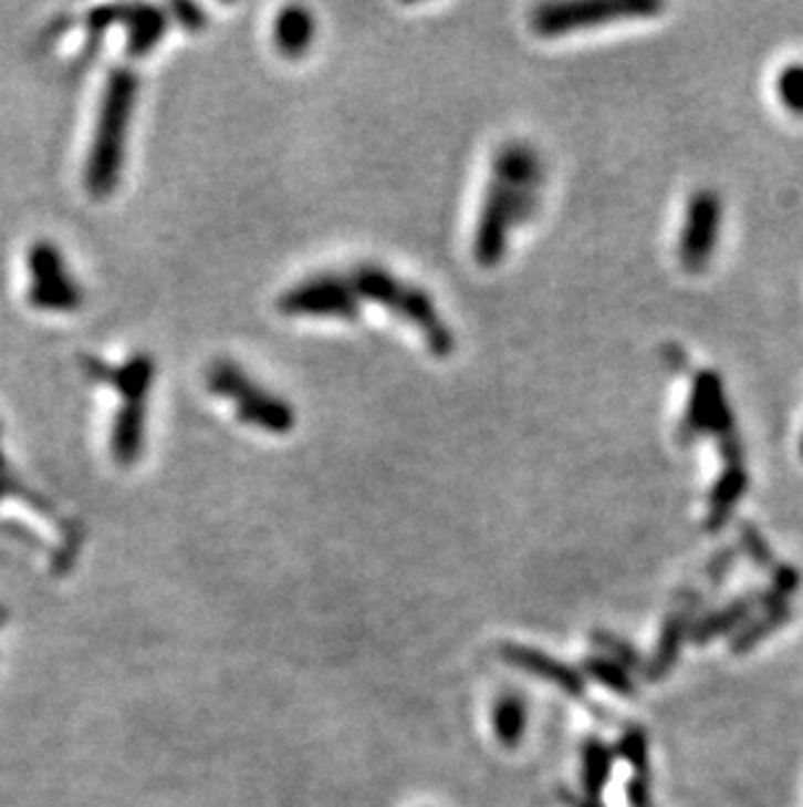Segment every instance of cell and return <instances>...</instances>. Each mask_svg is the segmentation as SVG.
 Instances as JSON below:
<instances>
[{
  "label": "cell",
  "mask_w": 803,
  "mask_h": 807,
  "mask_svg": "<svg viewBox=\"0 0 803 807\" xmlns=\"http://www.w3.org/2000/svg\"><path fill=\"white\" fill-rule=\"evenodd\" d=\"M545 167L538 149L528 142L501 144L493 157L491 184L474 225L472 254L480 267H496L507 257L511 230L535 213Z\"/></svg>",
  "instance_id": "cell-1"
},
{
  "label": "cell",
  "mask_w": 803,
  "mask_h": 807,
  "mask_svg": "<svg viewBox=\"0 0 803 807\" xmlns=\"http://www.w3.org/2000/svg\"><path fill=\"white\" fill-rule=\"evenodd\" d=\"M733 562H736V549L720 551V555L712 559V567H710L712 583H720V580L728 576V570H730V567H733Z\"/></svg>",
  "instance_id": "cell-26"
},
{
  "label": "cell",
  "mask_w": 803,
  "mask_h": 807,
  "mask_svg": "<svg viewBox=\"0 0 803 807\" xmlns=\"http://www.w3.org/2000/svg\"><path fill=\"white\" fill-rule=\"evenodd\" d=\"M564 803L569 807H603V803H597V799H587L584 795L574 797V795H564Z\"/></svg>",
  "instance_id": "cell-27"
},
{
  "label": "cell",
  "mask_w": 803,
  "mask_h": 807,
  "mask_svg": "<svg viewBox=\"0 0 803 807\" xmlns=\"http://www.w3.org/2000/svg\"><path fill=\"white\" fill-rule=\"evenodd\" d=\"M284 317H316L355 322L361 319V298L345 272H319L284 290L277 301Z\"/></svg>",
  "instance_id": "cell-6"
},
{
  "label": "cell",
  "mask_w": 803,
  "mask_h": 807,
  "mask_svg": "<svg viewBox=\"0 0 803 807\" xmlns=\"http://www.w3.org/2000/svg\"><path fill=\"white\" fill-rule=\"evenodd\" d=\"M749 489V474L747 468H743V463H736V465H726L722 468V474L718 476V482H715L712 492H710V499H707V520H705V528L707 530H720L726 523L730 520V515L736 513V507H739V501L743 494H747Z\"/></svg>",
  "instance_id": "cell-13"
},
{
  "label": "cell",
  "mask_w": 803,
  "mask_h": 807,
  "mask_svg": "<svg viewBox=\"0 0 803 807\" xmlns=\"http://www.w3.org/2000/svg\"><path fill=\"white\" fill-rule=\"evenodd\" d=\"M757 607H762V593L741 596V599L728 603V607H722V609H718V612L707 614L699 622H693L691 624V641L693 643H710L712 638L726 635V632H733V630H741V624L749 620L751 612H754Z\"/></svg>",
  "instance_id": "cell-15"
},
{
  "label": "cell",
  "mask_w": 803,
  "mask_h": 807,
  "mask_svg": "<svg viewBox=\"0 0 803 807\" xmlns=\"http://www.w3.org/2000/svg\"><path fill=\"white\" fill-rule=\"evenodd\" d=\"M493 726L496 737L503 747H517L524 737V726H528V708L520 695L509 693L501 695L493 711Z\"/></svg>",
  "instance_id": "cell-17"
},
{
  "label": "cell",
  "mask_w": 803,
  "mask_h": 807,
  "mask_svg": "<svg viewBox=\"0 0 803 807\" xmlns=\"http://www.w3.org/2000/svg\"><path fill=\"white\" fill-rule=\"evenodd\" d=\"M345 275L355 296L361 298V303H378L389 314L405 319L407 324L420 332L430 353L438 355V359H449L455 353V332H451L447 319L441 317V311H438L434 298L426 290L397 278L389 267L374 265V261L350 267Z\"/></svg>",
  "instance_id": "cell-2"
},
{
  "label": "cell",
  "mask_w": 803,
  "mask_h": 807,
  "mask_svg": "<svg viewBox=\"0 0 803 807\" xmlns=\"http://www.w3.org/2000/svg\"><path fill=\"white\" fill-rule=\"evenodd\" d=\"M801 457H803V436H801Z\"/></svg>",
  "instance_id": "cell-29"
},
{
  "label": "cell",
  "mask_w": 803,
  "mask_h": 807,
  "mask_svg": "<svg viewBox=\"0 0 803 807\" xmlns=\"http://www.w3.org/2000/svg\"><path fill=\"white\" fill-rule=\"evenodd\" d=\"M102 19L121 21L128 27V50L134 55H146L157 48L167 29V17L155 6H131V9H100Z\"/></svg>",
  "instance_id": "cell-11"
},
{
  "label": "cell",
  "mask_w": 803,
  "mask_h": 807,
  "mask_svg": "<svg viewBox=\"0 0 803 807\" xmlns=\"http://www.w3.org/2000/svg\"><path fill=\"white\" fill-rule=\"evenodd\" d=\"M778 92L788 111L793 115H803V63H793L780 71Z\"/></svg>",
  "instance_id": "cell-22"
},
{
  "label": "cell",
  "mask_w": 803,
  "mask_h": 807,
  "mask_svg": "<svg viewBox=\"0 0 803 807\" xmlns=\"http://www.w3.org/2000/svg\"><path fill=\"white\" fill-rule=\"evenodd\" d=\"M316 38V19L305 6H284L274 19V45L284 58H301Z\"/></svg>",
  "instance_id": "cell-14"
},
{
  "label": "cell",
  "mask_w": 803,
  "mask_h": 807,
  "mask_svg": "<svg viewBox=\"0 0 803 807\" xmlns=\"http://www.w3.org/2000/svg\"><path fill=\"white\" fill-rule=\"evenodd\" d=\"M584 669L590 672V677H595L597 682H601V685L613 690V693L626 695V697L634 695V682L629 677V672H626V669L620 666L618 661L593 656V659L584 661Z\"/></svg>",
  "instance_id": "cell-19"
},
{
  "label": "cell",
  "mask_w": 803,
  "mask_h": 807,
  "mask_svg": "<svg viewBox=\"0 0 803 807\" xmlns=\"http://www.w3.org/2000/svg\"><path fill=\"white\" fill-rule=\"evenodd\" d=\"M629 805L632 807H655L653 805V784H649V776H634L629 782Z\"/></svg>",
  "instance_id": "cell-24"
},
{
  "label": "cell",
  "mask_w": 803,
  "mask_h": 807,
  "mask_svg": "<svg viewBox=\"0 0 803 807\" xmlns=\"http://www.w3.org/2000/svg\"><path fill=\"white\" fill-rule=\"evenodd\" d=\"M6 620H9V612H6V609H0V624H3Z\"/></svg>",
  "instance_id": "cell-28"
},
{
  "label": "cell",
  "mask_w": 803,
  "mask_h": 807,
  "mask_svg": "<svg viewBox=\"0 0 803 807\" xmlns=\"http://www.w3.org/2000/svg\"><path fill=\"white\" fill-rule=\"evenodd\" d=\"M138 94V76L136 71L118 69L107 79L105 97H102V113L97 136H94V149L86 165V192L94 199L109 196L115 192L123 167V147H126V134L131 115H134Z\"/></svg>",
  "instance_id": "cell-3"
},
{
  "label": "cell",
  "mask_w": 803,
  "mask_h": 807,
  "mask_svg": "<svg viewBox=\"0 0 803 807\" xmlns=\"http://www.w3.org/2000/svg\"><path fill=\"white\" fill-rule=\"evenodd\" d=\"M32 265V303L40 309H76L82 290L65 275L61 254L53 244H36L29 254Z\"/></svg>",
  "instance_id": "cell-9"
},
{
  "label": "cell",
  "mask_w": 803,
  "mask_h": 807,
  "mask_svg": "<svg viewBox=\"0 0 803 807\" xmlns=\"http://www.w3.org/2000/svg\"><path fill=\"white\" fill-rule=\"evenodd\" d=\"M697 601H699V596L689 593L681 607H678L676 612L668 614L666 624H663L660 641H657L655 656L649 659V664L645 669L647 680H663L670 672V669H674L678 653H681L686 632H691V624H693L691 622V612H693V603H697Z\"/></svg>",
  "instance_id": "cell-12"
},
{
  "label": "cell",
  "mask_w": 803,
  "mask_h": 807,
  "mask_svg": "<svg viewBox=\"0 0 803 807\" xmlns=\"http://www.w3.org/2000/svg\"><path fill=\"white\" fill-rule=\"evenodd\" d=\"M207 387L225 397L238 411L243 424L269 434H290L295 428V408L264 384L253 382L243 366L230 359H217L207 369Z\"/></svg>",
  "instance_id": "cell-4"
},
{
  "label": "cell",
  "mask_w": 803,
  "mask_h": 807,
  "mask_svg": "<svg viewBox=\"0 0 803 807\" xmlns=\"http://www.w3.org/2000/svg\"><path fill=\"white\" fill-rule=\"evenodd\" d=\"M501 656L514 664L522 672L532 674V677H540L551 685H556L561 693L572 697H584V680L576 669L561 664L559 659L548 656V653L538 649H528V645H503Z\"/></svg>",
  "instance_id": "cell-10"
},
{
  "label": "cell",
  "mask_w": 803,
  "mask_h": 807,
  "mask_svg": "<svg viewBox=\"0 0 803 807\" xmlns=\"http://www.w3.org/2000/svg\"><path fill=\"white\" fill-rule=\"evenodd\" d=\"M173 13L178 17V21L186 29H191V32H196V29L204 27V11L199 9V6H188V3H178L173 6Z\"/></svg>",
  "instance_id": "cell-25"
},
{
  "label": "cell",
  "mask_w": 803,
  "mask_h": 807,
  "mask_svg": "<svg viewBox=\"0 0 803 807\" xmlns=\"http://www.w3.org/2000/svg\"><path fill=\"white\" fill-rule=\"evenodd\" d=\"M739 544H741V549L751 557V562H757L762 570H775L778 567L775 557H772L770 544H766V538L762 536V530H759L757 526H751V523H741Z\"/></svg>",
  "instance_id": "cell-21"
},
{
  "label": "cell",
  "mask_w": 803,
  "mask_h": 807,
  "mask_svg": "<svg viewBox=\"0 0 803 807\" xmlns=\"http://www.w3.org/2000/svg\"><path fill=\"white\" fill-rule=\"evenodd\" d=\"M663 11L657 0H587V3H543L532 11L530 27L540 38L582 32L620 19L655 17Z\"/></svg>",
  "instance_id": "cell-5"
},
{
  "label": "cell",
  "mask_w": 803,
  "mask_h": 807,
  "mask_svg": "<svg viewBox=\"0 0 803 807\" xmlns=\"http://www.w3.org/2000/svg\"><path fill=\"white\" fill-rule=\"evenodd\" d=\"M788 617H791V607H778V609H764V617L762 620L751 622L749 628H741L739 635H736L733 641V653H743L749 651L751 645H757L759 641H764L770 632H775L780 624L788 622Z\"/></svg>",
  "instance_id": "cell-18"
},
{
  "label": "cell",
  "mask_w": 803,
  "mask_h": 807,
  "mask_svg": "<svg viewBox=\"0 0 803 807\" xmlns=\"http://www.w3.org/2000/svg\"><path fill=\"white\" fill-rule=\"evenodd\" d=\"M616 753L611 751L603 739H587L582 747V795L587 799H597L601 803L605 784L611 779V768Z\"/></svg>",
  "instance_id": "cell-16"
},
{
  "label": "cell",
  "mask_w": 803,
  "mask_h": 807,
  "mask_svg": "<svg viewBox=\"0 0 803 807\" xmlns=\"http://www.w3.org/2000/svg\"><path fill=\"white\" fill-rule=\"evenodd\" d=\"M593 641L601 645V649L613 653V661H618L620 666H637L639 664V656L632 651V645L624 643L616 635H611V632L597 630V632H593Z\"/></svg>",
  "instance_id": "cell-23"
},
{
  "label": "cell",
  "mask_w": 803,
  "mask_h": 807,
  "mask_svg": "<svg viewBox=\"0 0 803 807\" xmlns=\"http://www.w3.org/2000/svg\"><path fill=\"white\" fill-rule=\"evenodd\" d=\"M618 755L624 761L632 763L634 774L637 776H649V743L647 734L634 726V730H626L624 737L618 743Z\"/></svg>",
  "instance_id": "cell-20"
},
{
  "label": "cell",
  "mask_w": 803,
  "mask_h": 807,
  "mask_svg": "<svg viewBox=\"0 0 803 807\" xmlns=\"http://www.w3.org/2000/svg\"><path fill=\"white\" fill-rule=\"evenodd\" d=\"M699 434H715L718 442L739 434L720 374L707 372V369L693 374L689 405H686L684 421L678 426L681 445H689Z\"/></svg>",
  "instance_id": "cell-7"
},
{
  "label": "cell",
  "mask_w": 803,
  "mask_h": 807,
  "mask_svg": "<svg viewBox=\"0 0 803 807\" xmlns=\"http://www.w3.org/2000/svg\"><path fill=\"white\" fill-rule=\"evenodd\" d=\"M720 220L722 201L718 192L702 188V192L691 194L689 207H686L681 244H678V257L689 272H702L710 261L715 246H718Z\"/></svg>",
  "instance_id": "cell-8"
}]
</instances>
